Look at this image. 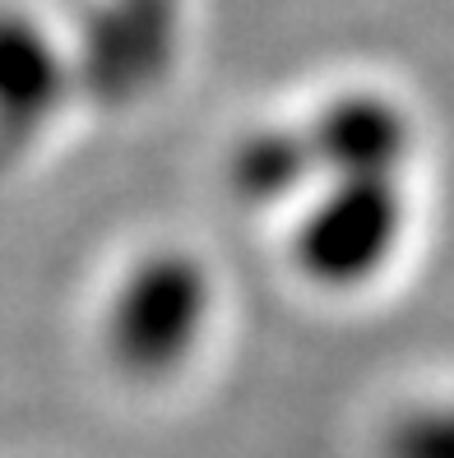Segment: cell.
I'll use <instances>...</instances> for the list:
<instances>
[{
  "instance_id": "cell-1",
  "label": "cell",
  "mask_w": 454,
  "mask_h": 458,
  "mask_svg": "<svg viewBox=\"0 0 454 458\" xmlns=\"http://www.w3.org/2000/svg\"><path fill=\"white\" fill-rule=\"evenodd\" d=\"M204 315L200 274L181 259H163L125 278L112 310V347L125 370H167L195 343Z\"/></svg>"
},
{
  "instance_id": "cell-2",
  "label": "cell",
  "mask_w": 454,
  "mask_h": 458,
  "mask_svg": "<svg viewBox=\"0 0 454 458\" xmlns=\"http://www.w3.org/2000/svg\"><path fill=\"white\" fill-rule=\"evenodd\" d=\"M376 176H353V185L311 213L297 236V264L320 283H348L381 264L394 241V204L376 191Z\"/></svg>"
},
{
  "instance_id": "cell-3",
  "label": "cell",
  "mask_w": 454,
  "mask_h": 458,
  "mask_svg": "<svg viewBox=\"0 0 454 458\" xmlns=\"http://www.w3.org/2000/svg\"><path fill=\"white\" fill-rule=\"evenodd\" d=\"M56 56L38 23L23 14H0V112L38 116L56 89Z\"/></svg>"
}]
</instances>
